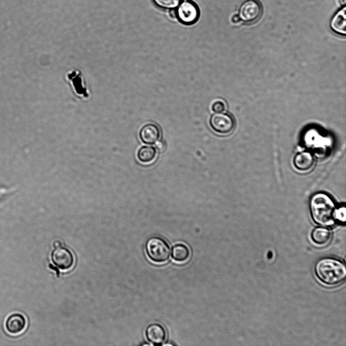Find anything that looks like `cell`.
<instances>
[{"mask_svg": "<svg viewBox=\"0 0 346 346\" xmlns=\"http://www.w3.org/2000/svg\"><path fill=\"white\" fill-rule=\"evenodd\" d=\"M314 271L317 278L329 286L341 284L346 277L345 264L339 259L333 257L319 259L315 263Z\"/></svg>", "mask_w": 346, "mask_h": 346, "instance_id": "cell-1", "label": "cell"}, {"mask_svg": "<svg viewBox=\"0 0 346 346\" xmlns=\"http://www.w3.org/2000/svg\"><path fill=\"white\" fill-rule=\"evenodd\" d=\"M311 214L314 221L321 226H331L335 223V204L332 199L324 193H317L311 198Z\"/></svg>", "mask_w": 346, "mask_h": 346, "instance_id": "cell-2", "label": "cell"}, {"mask_svg": "<svg viewBox=\"0 0 346 346\" xmlns=\"http://www.w3.org/2000/svg\"><path fill=\"white\" fill-rule=\"evenodd\" d=\"M145 248L147 255L153 262L162 263L170 257V246L161 237L153 236L148 238L145 243Z\"/></svg>", "mask_w": 346, "mask_h": 346, "instance_id": "cell-3", "label": "cell"}, {"mask_svg": "<svg viewBox=\"0 0 346 346\" xmlns=\"http://www.w3.org/2000/svg\"><path fill=\"white\" fill-rule=\"evenodd\" d=\"M211 128L216 133L225 135L231 133L235 127V121L232 115L227 112H215L209 120Z\"/></svg>", "mask_w": 346, "mask_h": 346, "instance_id": "cell-4", "label": "cell"}, {"mask_svg": "<svg viewBox=\"0 0 346 346\" xmlns=\"http://www.w3.org/2000/svg\"><path fill=\"white\" fill-rule=\"evenodd\" d=\"M176 17L182 24L191 25L198 19L199 11L197 5L190 1L181 2L177 7Z\"/></svg>", "mask_w": 346, "mask_h": 346, "instance_id": "cell-5", "label": "cell"}, {"mask_svg": "<svg viewBox=\"0 0 346 346\" xmlns=\"http://www.w3.org/2000/svg\"><path fill=\"white\" fill-rule=\"evenodd\" d=\"M262 11L261 5L257 0H246L240 7L239 16L243 21L252 23L259 19Z\"/></svg>", "mask_w": 346, "mask_h": 346, "instance_id": "cell-6", "label": "cell"}, {"mask_svg": "<svg viewBox=\"0 0 346 346\" xmlns=\"http://www.w3.org/2000/svg\"><path fill=\"white\" fill-rule=\"evenodd\" d=\"M54 264L61 270H68L74 264V256L67 248L61 246L55 248L51 254Z\"/></svg>", "mask_w": 346, "mask_h": 346, "instance_id": "cell-7", "label": "cell"}, {"mask_svg": "<svg viewBox=\"0 0 346 346\" xmlns=\"http://www.w3.org/2000/svg\"><path fill=\"white\" fill-rule=\"evenodd\" d=\"M166 331L164 327L159 323L149 324L146 328L147 339L153 345H161L166 340Z\"/></svg>", "mask_w": 346, "mask_h": 346, "instance_id": "cell-8", "label": "cell"}, {"mask_svg": "<svg viewBox=\"0 0 346 346\" xmlns=\"http://www.w3.org/2000/svg\"><path fill=\"white\" fill-rule=\"evenodd\" d=\"M26 325V320L23 315L14 313L7 318L5 322V328L9 333L15 335L23 331Z\"/></svg>", "mask_w": 346, "mask_h": 346, "instance_id": "cell-9", "label": "cell"}, {"mask_svg": "<svg viewBox=\"0 0 346 346\" xmlns=\"http://www.w3.org/2000/svg\"><path fill=\"white\" fill-rule=\"evenodd\" d=\"M139 135L142 142L147 144H153L159 139L161 131L157 125L148 123L141 128Z\"/></svg>", "mask_w": 346, "mask_h": 346, "instance_id": "cell-10", "label": "cell"}, {"mask_svg": "<svg viewBox=\"0 0 346 346\" xmlns=\"http://www.w3.org/2000/svg\"><path fill=\"white\" fill-rule=\"evenodd\" d=\"M315 160L312 153L309 151H301L295 155L293 159L295 168L301 172L310 171L315 165Z\"/></svg>", "mask_w": 346, "mask_h": 346, "instance_id": "cell-11", "label": "cell"}, {"mask_svg": "<svg viewBox=\"0 0 346 346\" xmlns=\"http://www.w3.org/2000/svg\"><path fill=\"white\" fill-rule=\"evenodd\" d=\"M345 13L346 7L344 6L333 16L330 23L331 29L341 35H345L346 33Z\"/></svg>", "mask_w": 346, "mask_h": 346, "instance_id": "cell-12", "label": "cell"}, {"mask_svg": "<svg viewBox=\"0 0 346 346\" xmlns=\"http://www.w3.org/2000/svg\"><path fill=\"white\" fill-rule=\"evenodd\" d=\"M331 238V232L324 226L316 227L311 233V239L313 242L319 246L327 245L330 242Z\"/></svg>", "mask_w": 346, "mask_h": 346, "instance_id": "cell-13", "label": "cell"}, {"mask_svg": "<svg viewBox=\"0 0 346 346\" xmlns=\"http://www.w3.org/2000/svg\"><path fill=\"white\" fill-rule=\"evenodd\" d=\"M157 153V149L154 146L144 145L138 149L137 156L140 162L147 164L155 159Z\"/></svg>", "mask_w": 346, "mask_h": 346, "instance_id": "cell-14", "label": "cell"}, {"mask_svg": "<svg viewBox=\"0 0 346 346\" xmlns=\"http://www.w3.org/2000/svg\"><path fill=\"white\" fill-rule=\"evenodd\" d=\"M190 254L188 248L184 244L178 243L171 249V257L176 261L182 262L186 261Z\"/></svg>", "mask_w": 346, "mask_h": 346, "instance_id": "cell-15", "label": "cell"}, {"mask_svg": "<svg viewBox=\"0 0 346 346\" xmlns=\"http://www.w3.org/2000/svg\"><path fill=\"white\" fill-rule=\"evenodd\" d=\"M159 7L165 9H173L177 8L181 0H153Z\"/></svg>", "mask_w": 346, "mask_h": 346, "instance_id": "cell-16", "label": "cell"}, {"mask_svg": "<svg viewBox=\"0 0 346 346\" xmlns=\"http://www.w3.org/2000/svg\"><path fill=\"white\" fill-rule=\"evenodd\" d=\"M335 219L338 220L341 222H344L345 221V208L340 207L335 210L334 212Z\"/></svg>", "mask_w": 346, "mask_h": 346, "instance_id": "cell-17", "label": "cell"}, {"mask_svg": "<svg viewBox=\"0 0 346 346\" xmlns=\"http://www.w3.org/2000/svg\"><path fill=\"white\" fill-rule=\"evenodd\" d=\"M226 108L224 103L221 100L214 102L212 105V110L215 112H221L225 110Z\"/></svg>", "mask_w": 346, "mask_h": 346, "instance_id": "cell-18", "label": "cell"}, {"mask_svg": "<svg viewBox=\"0 0 346 346\" xmlns=\"http://www.w3.org/2000/svg\"><path fill=\"white\" fill-rule=\"evenodd\" d=\"M12 192V189H9V188L1 187H0V202L3 200L7 195H9Z\"/></svg>", "mask_w": 346, "mask_h": 346, "instance_id": "cell-19", "label": "cell"}, {"mask_svg": "<svg viewBox=\"0 0 346 346\" xmlns=\"http://www.w3.org/2000/svg\"><path fill=\"white\" fill-rule=\"evenodd\" d=\"M157 148L159 150H162L164 148V143L162 141H157L156 144Z\"/></svg>", "mask_w": 346, "mask_h": 346, "instance_id": "cell-20", "label": "cell"}, {"mask_svg": "<svg viewBox=\"0 0 346 346\" xmlns=\"http://www.w3.org/2000/svg\"><path fill=\"white\" fill-rule=\"evenodd\" d=\"M232 22L234 23H238L241 21V19L239 15H235L232 18Z\"/></svg>", "mask_w": 346, "mask_h": 346, "instance_id": "cell-21", "label": "cell"}, {"mask_svg": "<svg viewBox=\"0 0 346 346\" xmlns=\"http://www.w3.org/2000/svg\"><path fill=\"white\" fill-rule=\"evenodd\" d=\"M169 13L171 17L173 18L176 17V10L175 9H170Z\"/></svg>", "mask_w": 346, "mask_h": 346, "instance_id": "cell-22", "label": "cell"}, {"mask_svg": "<svg viewBox=\"0 0 346 346\" xmlns=\"http://www.w3.org/2000/svg\"><path fill=\"white\" fill-rule=\"evenodd\" d=\"M53 246L55 248L60 247L61 246V243L58 240L55 241L53 244Z\"/></svg>", "mask_w": 346, "mask_h": 346, "instance_id": "cell-23", "label": "cell"}, {"mask_svg": "<svg viewBox=\"0 0 346 346\" xmlns=\"http://www.w3.org/2000/svg\"><path fill=\"white\" fill-rule=\"evenodd\" d=\"M339 3L342 6H345L346 0H339Z\"/></svg>", "mask_w": 346, "mask_h": 346, "instance_id": "cell-24", "label": "cell"}]
</instances>
